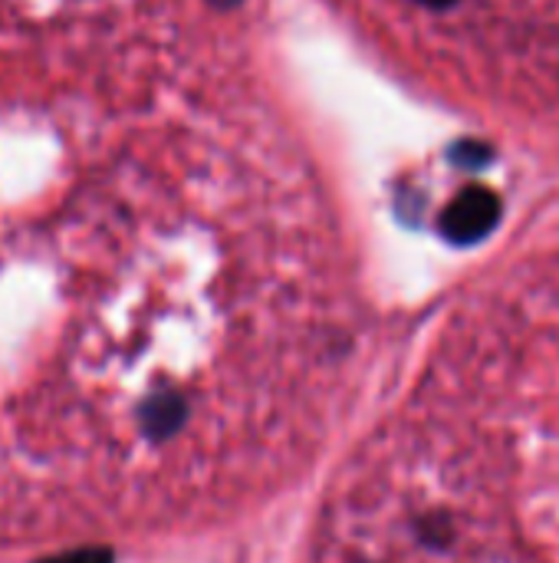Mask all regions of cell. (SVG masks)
Here are the masks:
<instances>
[{"label": "cell", "mask_w": 559, "mask_h": 563, "mask_svg": "<svg viewBox=\"0 0 559 563\" xmlns=\"http://www.w3.org/2000/svg\"><path fill=\"white\" fill-rule=\"evenodd\" d=\"M501 218V198L491 188H465L441 214V234L455 244H474L494 231Z\"/></svg>", "instance_id": "cell-1"}, {"label": "cell", "mask_w": 559, "mask_h": 563, "mask_svg": "<svg viewBox=\"0 0 559 563\" xmlns=\"http://www.w3.org/2000/svg\"><path fill=\"white\" fill-rule=\"evenodd\" d=\"M112 551L109 548H79V551H66L56 558H43L36 563H112Z\"/></svg>", "instance_id": "cell-2"}, {"label": "cell", "mask_w": 559, "mask_h": 563, "mask_svg": "<svg viewBox=\"0 0 559 563\" xmlns=\"http://www.w3.org/2000/svg\"><path fill=\"white\" fill-rule=\"evenodd\" d=\"M418 7H428V10H448L451 3H458V0H415Z\"/></svg>", "instance_id": "cell-3"}, {"label": "cell", "mask_w": 559, "mask_h": 563, "mask_svg": "<svg viewBox=\"0 0 559 563\" xmlns=\"http://www.w3.org/2000/svg\"><path fill=\"white\" fill-rule=\"evenodd\" d=\"M214 7H234V3H241V0H211Z\"/></svg>", "instance_id": "cell-4"}]
</instances>
